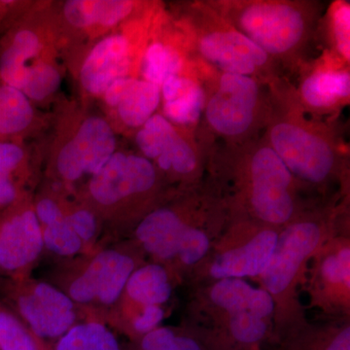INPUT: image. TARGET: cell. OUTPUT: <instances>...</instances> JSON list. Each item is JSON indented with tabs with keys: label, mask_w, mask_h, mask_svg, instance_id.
<instances>
[{
	"label": "cell",
	"mask_w": 350,
	"mask_h": 350,
	"mask_svg": "<svg viewBox=\"0 0 350 350\" xmlns=\"http://www.w3.org/2000/svg\"><path fill=\"white\" fill-rule=\"evenodd\" d=\"M163 111L178 124H192L199 120L204 94L197 83L179 75L170 76L161 86Z\"/></svg>",
	"instance_id": "ac0fdd59"
},
{
	"label": "cell",
	"mask_w": 350,
	"mask_h": 350,
	"mask_svg": "<svg viewBox=\"0 0 350 350\" xmlns=\"http://www.w3.org/2000/svg\"><path fill=\"white\" fill-rule=\"evenodd\" d=\"M229 329L232 338L237 342L245 345L258 344L268 333V325L265 320L248 312L232 313Z\"/></svg>",
	"instance_id": "f546056e"
},
{
	"label": "cell",
	"mask_w": 350,
	"mask_h": 350,
	"mask_svg": "<svg viewBox=\"0 0 350 350\" xmlns=\"http://www.w3.org/2000/svg\"><path fill=\"white\" fill-rule=\"evenodd\" d=\"M258 94L256 82L250 76L225 73L217 92L207 103L209 124L228 137L243 135L254 119Z\"/></svg>",
	"instance_id": "ba28073f"
},
{
	"label": "cell",
	"mask_w": 350,
	"mask_h": 350,
	"mask_svg": "<svg viewBox=\"0 0 350 350\" xmlns=\"http://www.w3.org/2000/svg\"><path fill=\"white\" fill-rule=\"evenodd\" d=\"M116 140L111 126L100 117L83 122L75 137L64 145L57 159V170L66 181L96 174L115 153Z\"/></svg>",
	"instance_id": "8992f818"
},
{
	"label": "cell",
	"mask_w": 350,
	"mask_h": 350,
	"mask_svg": "<svg viewBox=\"0 0 350 350\" xmlns=\"http://www.w3.org/2000/svg\"><path fill=\"white\" fill-rule=\"evenodd\" d=\"M322 273L324 278L332 283L342 282V269L338 262L337 255L329 256L323 262Z\"/></svg>",
	"instance_id": "d590c367"
},
{
	"label": "cell",
	"mask_w": 350,
	"mask_h": 350,
	"mask_svg": "<svg viewBox=\"0 0 350 350\" xmlns=\"http://www.w3.org/2000/svg\"><path fill=\"white\" fill-rule=\"evenodd\" d=\"M118 340L100 322L75 324L55 344L53 350H121Z\"/></svg>",
	"instance_id": "cb8c5ba5"
},
{
	"label": "cell",
	"mask_w": 350,
	"mask_h": 350,
	"mask_svg": "<svg viewBox=\"0 0 350 350\" xmlns=\"http://www.w3.org/2000/svg\"><path fill=\"white\" fill-rule=\"evenodd\" d=\"M40 41L34 32L22 29L16 32L0 54V79L8 86L22 91L29 75V61L38 56Z\"/></svg>",
	"instance_id": "d6986e66"
},
{
	"label": "cell",
	"mask_w": 350,
	"mask_h": 350,
	"mask_svg": "<svg viewBox=\"0 0 350 350\" xmlns=\"http://www.w3.org/2000/svg\"><path fill=\"white\" fill-rule=\"evenodd\" d=\"M252 204L262 220L273 224L287 222L293 213L288 192L292 174L271 147H262L253 156Z\"/></svg>",
	"instance_id": "277c9868"
},
{
	"label": "cell",
	"mask_w": 350,
	"mask_h": 350,
	"mask_svg": "<svg viewBox=\"0 0 350 350\" xmlns=\"http://www.w3.org/2000/svg\"><path fill=\"white\" fill-rule=\"evenodd\" d=\"M61 84V75L54 66L39 64L29 69L22 92L27 98L41 100L57 91Z\"/></svg>",
	"instance_id": "f1b7e54d"
},
{
	"label": "cell",
	"mask_w": 350,
	"mask_h": 350,
	"mask_svg": "<svg viewBox=\"0 0 350 350\" xmlns=\"http://www.w3.org/2000/svg\"><path fill=\"white\" fill-rule=\"evenodd\" d=\"M182 59L178 53L170 46L154 43L149 46L144 59L145 81L162 86L170 76L178 75Z\"/></svg>",
	"instance_id": "484cf974"
},
{
	"label": "cell",
	"mask_w": 350,
	"mask_h": 350,
	"mask_svg": "<svg viewBox=\"0 0 350 350\" xmlns=\"http://www.w3.org/2000/svg\"><path fill=\"white\" fill-rule=\"evenodd\" d=\"M16 301L25 325L45 342L59 340L76 324L75 301L48 283L27 285Z\"/></svg>",
	"instance_id": "5b68a950"
},
{
	"label": "cell",
	"mask_w": 350,
	"mask_h": 350,
	"mask_svg": "<svg viewBox=\"0 0 350 350\" xmlns=\"http://www.w3.org/2000/svg\"><path fill=\"white\" fill-rule=\"evenodd\" d=\"M44 247L62 257H73L84 247L66 217L52 224L42 226Z\"/></svg>",
	"instance_id": "83f0119b"
},
{
	"label": "cell",
	"mask_w": 350,
	"mask_h": 350,
	"mask_svg": "<svg viewBox=\"0 0 350 350\" xmlns=\"http://www.w3.org/2000/svg\"><path fill=\"white\" fill-rule=\"evenodd\" d=\"M211 300L230 314L248 312L258 317H269L275 308L273 298L266 290L253 288L241 278H224L211 290Z\"/></svg>",
	"instance_id": "e0dca14e"
},
{
	"label": "cell",
	"mask_w": 350,
	"mask_h": 350,
	"mask_svg": "<svg viewBox=\"0 0 350 350\" xmlns=\"http://www.w3.org/2000/svg\"><path fill=\"white\" fill-rule=\"evenodd\" d=\"M269 137L287 169L304 180L317 183L330 174L334 153L323 138L290 123L273 126Z\"/></svg>",
	"instance_id": "3957f363"
},
{
	"label": "cell",
	"mask_w": 350,
	"mask_h": 350,
	"mask_svg": "<svg viewBox=\"0 0 350 350\" xmlns=\"http://www.w3.org/2000/svg\"><path fill=\"white\" fill-rule=\"evenodd\" d=\"M66 219L75 234L81 239L84 246L93 243L98 234V222L91 211L77 209L73 213L66 214Z\"/></svg>",
	"instance_id": "1f68e13d"
},
{
	"label": "cell",
	"mask_w": 350,
	"mask_h": 350,
	"mask_svg": "<svg viewBox=\"0 0 350 350\" xmlns=\"http://www.w3.org/2000/svg\"><path fill=\"white\" fill-rule=\"evenodd\" d=\"M129 68L128 39L121 34H115L103 39L88 55L80 70V81L89 93L105 94L112 83L126 77Z\"/></svg>",
	"instance_id": "4fadbf2b"
},
{
	"label": "cell",
	"mask_w": 350,
	"mask_h": 350,
	"mask_svg": "<svg viewBox=\"0 0 350 350\" xmlns=\"http://www.w3.org/2000/svg\"><path fill=\"white\" fill-rule=\"evenodd\" d=\"M338 262L342 269V283L349 288L350 285V251L349 248H344L338 253Z\"/></svg>",
	"instance_id": "74e56055"
},
{
	"label": "cell",
	"mask_w": 350,
	"mask_h": 350,
	"mask_svg": "<svg viewBox=\"0 0 350 350\" xmlns=\"http://www.w3.org/2000/svg\"><path fill=\"white\" fill-rule=\"evenodd\" d=\"M200 53L230 75L248 76L268 61V54L243 32L215 31L200 43Z\"/></svg>",
	"instance_id": "7c38bea8"
},
{
	"label": "cell",
	"mask_w": 350,
	"mask_h": 350,
	"mask_svg": "<svg viewBox=\"0 0 350 350\" xmlns=\"http://www.w3.org/2000/svg\"><path fill=\"white\" fill-rule=\"evenodd\" d=\"M36 217L42 226L52 224L57 221L66 217L63 209L52 199H42L39 200L36 206Z\"/></svg>",
	"instance_id": "e575fe53"
},
{
	"label": "cell",
	"mask_w": 350,
	"mask_h": 350,
	"mask_svg": "<svg viewBox=\"0 0 350 350\" xmlns=\"http://www.w3.org/2000/svg\"><path fill=\"white\" fill-rule=\"evenodd\" d=\"M0 350H53V347L34 335L13 313L0 308Z\"/></svg>",
	"instance_id": "d4e9b609"
},
{
	"label": "cell",
	"mask_w": 350,
	"mask_h": 350,
	"mask_svg": "<svg viewBox=\"0 0 350 350\" xmlns=\"http://www.w3.org/2000/svg\"><path fill=\"white\" fill-rule=\"evenodd\" d=\"M349 75L340 71L315 73L301 86L303 98L314 107H331L337 101L349 98Z\"/></svg>",
	"instance_id": "7402d4cb"
},
{
	"label": "cell",
	"mask_w": 350,
	"mask_h": 350,
	"mask_svg": "<svg viewBox=\"0 0 350 350\" xmlns=\"http://www.w3.org/2000/svg\"><path fill=\"white\" fill-rule=\"evenodd\" d=\"M44 248L42 227L34 211H11L0 219V269L23 273L31 268Z\"/></svg>",
	"instance_id": "9c48e42d"
},
{
	"label": "cell",
	"mask_w": 350,
	"mask_h": 350,
	"mask_svg": "<svg viewBox=\"0 0 350 350\" xmlns=\"http://www.w3.org/2000/svg\"><path fill=\"white\" fill-rule=\"evenodd\" d=\"M327 350H350V328L349 326L336 334Z\"/></svg>",
	"instance_id": "8d00e7d4"
},
{
	"label": "cell",
	"mask_w": 350,
	"mask_h": 350,
	"mask_svg": "<svg viewBox=\"0 0 350 350\" xmlns=\"http://www.w3.org/2000/svg\"><path fill=\"white\" fill-rule=\"evenodd\" d=\"M133 2L126 0H70L64 5V17L77 27L94 25L112 27L130 15Z\"/></svg>",
	"instance_id": "ffe728a7"
},
{
	"label": "cell",
	"mask_w": 350,
	"mask_h": 350,
	"mask_svg": "<svg viewBox=\"0 0 350 350\" xmlns=\"http://www.w3.org/2000/svg\"><path fill=\"white\" fill-rule=\"evenodd\" d=\"M321 232L319 226L304 222L289 226L278 243L264 273L262 282L271 294L284 291L308 255L319 246Z\"/></svg>",
	"instance_id": "30bf717a"
},
{
	"label": "cell",
	"mask_w": 350,
	"mask_h": 350,
	"mask_svg": "<svg viewBox=\"0 0 350 350\" xmlns=\"http://www.w3.org/2000/svg\"><path fill=\"white\" fill-rule=\"evenodd\" d=\"M208 248L209 241L206 234L195 228L189 227L184 234L177 257H179L184 264H195L206 254Z\"/></svg>",
	"instance_id": "4dcf8cb0"
},
{
	"label": "cell",
	"mask_w": 350,
	"mask_h": 350,
	"mask_svg": "<svg viewBox=\"0 0 350 350\" xmlns=\"http://www.w3.org/2000/svg\"><path fill=\"white\" fill-rule=\"evenodd\" d=\"M160 98V87L135 78H120L105 92L107 105L117 107L120 119L131 128L144 126L153 116Z\"/></svg>",
	"instance_id": "5bb4252c"
},
{
	"label": "cell",
	"mask_w": 350,
	"mask_h": 350,
	"mask_svg": "<svg viewBox=\"0 0 350 350\" xmlns=\"http://www.w3.org/2000/svg\"><path fill=\"white\" fill-rule=\"evenodd\" d=\"M275 232L262 231L241 247L228 251L213 262V278H239L262 275L278 243Z\"/></svg>",
	"instance_id": "9a60e30c"
},
{
	"label": "cell",
	"mask_w": 350,
	"mask_h": 350,
	"mask_svg": "<svg viewBox=\"0 0 350 350\" xmlns=\"http://www.w3.org/2000/svg\"><path fill=\"white\" fill-rule=\"evenodd\" d=\"M135 267L133 258L120 251H100L70 282L68 297L81 305L96 303L111 306L125 291Z\"/></svg>",
	"instance_id": "6da1fadb"
},
{
	"label": "cell",
	"mask_w": 350,
	"mask_h": 350,
	"mask_svg": "<svg viewBox=\"0 0 350 350\" xmlns=\"http://www.w3.org/2000/svg\"><path fill=\"white\" fill-rule=\"evenodd\" d=\"M189 228L170 209H158L138 225L137 237L147 252L161 260L178 256L184 234Z\"/></svg>",
	"instance_id": "2e32d148"
},
{
	"label": "cell",
	"mask_w": 350,
	"mask_h": 350,
	"mask_svg": "<svg viewBox=\"0 0 350 350\" xmlns=\"http://www.w3.org/2000/svg\"><path fill=\"white\" fill-rule=\"evenodd\" d=\"M163 315L165 313L160 306H144V312L133 319L131 328L135 334L142 337L145 334L158 328L159 324L163 319Z\"/></svg>",
	"instance_id": "836d02e7"
},
{
	"label": "cell",
	"mask_w": 350,
	"mask_h": 350,
	"mask_svg": "<svg viewBox=\"0 0 350 350\" xmlns=\"http://www.w3.org/2000/svg\"><path fill=\"white\" fill-rule=\"evenodd\" d=\"M137 144L147 158L156 160L161 169L190 174L197 158L190 145L162 115H153L138 131Z\"/></svg>",
	"instance_id": "8fae6325"
},
{
	"label": "cell",
	"mask_w": 350,
	"mask_h": 350,
	"mask_svg": "<svg viewBox=\"0 0 350 350\" xmlns=\"http://www.w3.org/2000/svg\"><path fill=\"white\" fill-rule=\"evenodd\" d=\"M22 147L11 142H0V206H10L18 199L19 191L15 175L24 162Z\"/></svg>",
	"instance_id": "4316f807"
},
{
	"label": "cell",
	"mask_w": 350,
	"mask_h": 350,
	"mask_svg": "<svg viewBox=\"0 0 350 350\" xmlns=\"http://www.w3.org/2000/svg\"><path fill=\"white\" fill-rule=\"evenodd\" d=\"M334 33L340 54L347 59L350 57V8L342 4L333 14Z\"/></svg>",
	"instance_id": "d6a6232c"
},
{
	"label": "cell",
	"mask_w": 350,
	"mask_h": 350,
	"mask_svg": "<svg viewBox=\"0 0 350 350\" xmlns=\"http://www.w3.org/2000/svg\"><path fill=\"white\" fill-rule=\"evenodd\" d=\"M244 36L267 54H282L303 38L305 22L298 9L284 3H257L246 7L239 17Z\"/></svg>",
	"instance_id": "7a4b0ae2"
},
{
	"label": "cell",
	"mask_w": 350,
	"mask_h": 350,
	"mask_svg": "<svg viewBox=\"0 0 350 350\" xmlns=\"http://www.w3.org/2000/svg\"><path fill=\"white\" fill-rule=\"evenodd\" d=\"M156 170L144 157L115 152L89 184L90 194L96 204L113 206L133 195L153 187Z\"/></svg>",
	"instance_id": "52a82bcc"
},
{
	"label": "cell",
	"mask_w": 350,
	"mask_h": 350,
	"mask_svg": "<svg viewBox=\"0 0 350 350\" xmlns=\"http://www.w3.org/2000/svg\"><path fill=\"white\" fill-rule=\"evenodd\" d=\"M125 290L131 300L144 306L163 305L172 296L169 275L158 264L147 265L133 271Z\"/></svg>",
	"instance_id": "44dd1931"
},
{
	"label": "cell",
	"mask_w": 350,
	"mask_h": 350,
	"mask_svg": "<svg viewBox=\"0 0 350 350\" xmlns=\"http://www.w3.org/2000/svg\"><path fill=\"white\" fill-rule=\"evenodd\" d=\"M172 350H206L196 338L189 336L177 335Z\"/></svg>",
	"instance_id": "f35d334b"
},
{
	"label": "cell",
	"mask_w": 350,
	"mask_h": 350,
	"mask_svg": "<svg viewBox=\"0 0 350 350\" xmlns=\"http://www.w3.org/2000/svg\"><path fill=\"white\" fill-rule=\"evenodd\" d=\"M32 119L33 109L29 98L22 91L0 79V142L25 130Z\"/></svg>",
	"instance_id": "603a6c76"
}]
</instances>
